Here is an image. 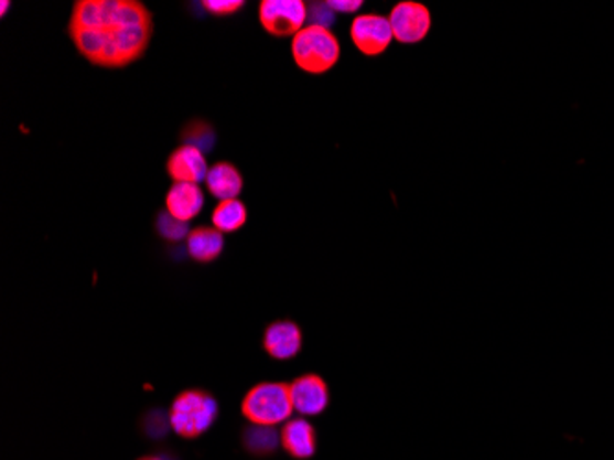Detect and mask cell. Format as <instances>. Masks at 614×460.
<instances>
[{
    "label": "cell",
    "mask_w": 614,
    "mask_h": 460,
    "mask_svg": "<svg viewBox=\"0 0 614 460\" xmlns=\"http://www.w3.org/2000/svg\"><path fill=\"white\" fill-rule=\"evenodd\" d=\"M245 446L256 454L272 453L278 448L280 435L274 427L252 426L245 431Z\"/></svg>",
    "instance_id": "cell-17"
},
{
    "label": "cell",
    "mask_w": 614,
    "mask_h": 460,
    "mask_svg": "<svg viewBox=\"0 0 614 460\" xmlns=\"http://www.w3.org/2000/svg\"><path fill=\"white\" fill-rule=\"evenodd\" d=\"M388 21L392 26L394 40L403 45H416L426 40L432 24L429 8L414 0H403L396 4L388 15Z\"/></svg>",
    "instance_id": "cell-6"
},
{
    "label": "cell",
    "mask_w": 614,
    "mask_h": 460,
    "mask_svg": "<svg viewBox=\"0 0 614 460\" xmlns=\"http://www.w3.org/2000/svg\"><path fill=\"white\" fill-rule=\"evenodd\" d=\"M280 440L286 451L294 459H310L316 451L315 427L305 418H291L280 431Z\"/></svg>",
    "instance_id": "cell-12"
},
{
    "label": "cell",
    "mask_w": 614,
    "mask_h": 460,
    "mask_svg": "<svg viewBox=\"0 0 614 460\" xmlns=\"http://www.w3.org/2000/svg\"><path fill=\"white\" fill-rule=\"evenodd\" d=\"M217 415L219 405L211 393L188 388L173 399L168 420L179 437L197 438L214 426Z\"/></svg>",
    "instance_id": "cell-3"
},
{
    "label": "cell",
    "mask_w": 614,
    "mask_h": 460,
    "mask_svg": "<svg viewBox=\"0 0 614 460\" xmlns=\"http://www.w3.org/2000/svg\"><path fill=\"white\" fill-rule=\"evenodd\" d=\"M203 8L214 18H230L245 8L244 0H205Z\"/></svg>",
    "instance_id": "cell-19"
},
{
    "label": "cell",
    "mask_w": 614,
    "mask_h": 460,
    "mask_svg": "<svg viewBox=\"0 0 614 460\" xmlns=\"http://www.w3.org/2000/svg\"><path fill=\"white\" fill-rule=\"evenodd\" d=\"M186 249L192 260L211 264L222 256L225 249V234L216 227H195L186 238Z\"/></svg>",
    "instance_id": "cell-14"
},
{
    "label": "cell",
    "mask_w": 614,
    "mask_h": 460,
    "mask_svg": "<svg viewBox=\"0 0 614 460\" xmlns=\"http://www.w3.org/2000/svg\"><path fill=\"white\" fill-rule=\"evenodd\" d=\"M293 399L288 383H258L245 394L241 413L252 426L274 427L293 415Z\"/></svg>",
    "instance_id": "cell-4"
},
{
    "label": "cell",
    "mask_w": 614,
    "mask_h": 460,
    "mask_svg": "<svg viewBox=\"0 0 614 460\" xmlns=\"http://www.w3.org/2000/svg\"><path fill=\"white\" fill-rule=\"evenodd\" d=\"M155 231L161 238L166 242H181L188 238L190 223L181 222L177 217H173L168 211H162L155 217Z\"/></svg>",
    "instance_id": "cell-18"
},
{
    "label": "cell",
    "mask_w": 614,
    "mask_h": 460,
    "mask_svg": "<svg viewBox=\"0 0 614 460\" xmlns=\"http://www.w3.org/2000/svg\"><path fill=\"white\" fill-rule=\"evenodd\" d=\"M327 7L335 13H355L363 7L360 0H330Z\"/></svg>",
    "instance_id": "cell-21"
},
{
    "label": "cell",
    "mask_w": 614,
    "mask_h": 460,
    "mask_svg": "<svg viewBox=\"0 0 614 460\" xmlns=\"http://www.w3.org/2000/svg\"><path fill=\"white\" fill-rule=\"evenodd\" d=\"M258 19L272 38H294L308 26V4L302 0H261Z\"/></svg>",
    "instance_id": "cell-5"
},
{
    "label": "cell",
    "mask_w": 614,
    "mask_h": 460,
    "mask_svg": "<svg viewBox=\"0 0 614 460\" xmlns=\"http://www.w3.org/2000/svg\"><path fill=\"white\" fill-rule=\"evenodd\" d=\"M0 15H2V18H4V15H7L8 10H10V7H12V4H10V2H7V0H4V2H2V4H0Z\"/></svg>",
    "instance_id": "cell-22"
},
{
    "label": "cell",
    "mask_w": 614,
    "mask_h": 460,
    "mask_svg": "<svg viewBox=\"0 0 614 460\" xmlns=\"http://www.w3.org/2000/svg\"><path fill=\"white\" fill-rule=\"evenodd\" d=\"M153 30V13L139 0H76L68 19V35L79 56L101 68L140 62Z\"/></svg>",
    "instance_id": "cell-1"
},
{
    "label": "cell",
    "mask_w": 614,
    "mask_h": 460,
    "mask_svg": "<svg viewBox=\"0 0 614 460\" xmlns=\"http://www.w3.org/2000/svg\"><path fill=\"white\" fill-rule=\"evenodd\" d=\"M263 349L272 360H293L302 350V330L293 321L272 322L263 333Z\"/></svg>",
    "instance_id": "cell-10"
},
{
    "label": "cell",
    "mask_w": 614,
    "mask_h": 460,
    "mask_svg": "<svg viewBox=\"0 0 614 460\" xmlns=\"http://www.w3.org/2000/svg\"><path fill=\"white\" fill-rule=\"evenodd\" d=\"M208 170L205 153L194 146L181 145L168 157L166 173L173 183L200 184L206 181Z\"/></svg>",
    "instance_id": "cell-8"
},
{
    "label": "cell",
    "mask_w": 614,
    "mask_h": 460,
    "mask_svg": "<svg viewBox=\"0 0 614 460\" xmlns=\"http://www.w3.org/2000/svg\"><path fill=\"white\" fill-rule=\"evenodd\" d=\"M205 206V192L200 184L173 183L166 194V211L181 222L190 223Z\"/></svg>",
    "instance_id": "cell-11"
},
{
    "label": "cell",
    "mask_w": 614,
    "mask_h": 460,
    "mask_svg": "<svg viewBox=\"0 0 614 460\" xmlns=\"http://www.w3.org/2000/svg\"><path fill=\"white\" fill-rule=\"evenodd\" d=\"M308 19H311V24L330 29L335 23V12L327 7V2H316L308 8Z\"/></svg>",
    "instance_id": "cell-20"
},
{
    "label": "cell",
    "mask_w": 614,
    "mask_h": 460,
    "mask_svg": "<svg viewBox=\"0 0 614 460\" xmlns=\"http://www.w3.org/2000/svg\"><path fill=\"white\" fill-rule=\"evenodd\" d=\"M289 388H291L294 410L299 415H321L330 404V391H327L326 382L316 374H304V376L297 377Z\"/></svg>",
    "instance_id": "cell-9"
},
{
    "label": "cell",
    "mask_w": 614,
    "mask_h": 460,
    "mask_svg": "<svg viewBox=\"0 0 614 460\" xmlns=\"http://www.w3.org/2000/svg\"><path fill=\"white\" fill-rule=\"evenodd\" d=\"M139 460H164V459H161V457H144V459H139Z\"/></svg>",
    "instance_id": "cell-23"
},
{
    "label": "cell",
    "mask_w": 614,
    "mask_h": 460,
    "mask_svg": "<svg viewBox=\"0 0 614 460\" xmlns=\"http://www.w3.org/2000/svg\"><path fill=\"white\" fill-rule=\"evenodd\" d=\"M349 35L357 51L370 57L383 54L394 41L390 21L379 13L357 15L349 26Z\"/></svg>",
    "instance_id": "cell-7"
},
{
    "label": "cell",
    "mask_w": 614,
    "mask_h": 460,
    "mask_svg": "<svg viewBox=\"0 0 614 460\" xmlns=\"http://www.w3.org/2000/svg\"><path fill=\"white\" fill-rule=\"evenodd\" d=\"M291 54L300 71L319 76L337 65L341 43L332 30L308 24L291 41Z\"/></svg>",
    "instance_id": "cell-2"
},
{
    "label": "cell",
    "mask_w": 614,
    "mask_h": 460,
    "mask_svg": "<svg viewBox=\"0 0 614 460\" xmlns=\"http://www.w3.org/2000/svg\"><path fill=\"white\" fill-rule=\"evenodd\" d=\"M206 189L216 200H238L244 190V175L233 162H216L206 175Z\"/></svg>",
    "instance_id": "cell-13"
},
{
    "label": "cell",
    "mask_w": 614,
    "mask_h": 460,
    "mask_svg": "<svg viewBox=\"0 0 614 460\" xmlns=\"http://www.w3.org/2000/svg\"><path fill=\"white\" fill-rule=\"evenodd\" d=\"M179 139L183 145L194 146L203 153H211L216 146L217 133L211 122H206L203 118H194V120L184 124V128L179 133Z\"/></svg>",
    "instance_id": "cell-16"
},
{
    "label": "cell",
    "mask_w": 614,
    "mask_h": 460,
    "mask_svg": "<svg viewBox=\"0 0 614 460\" xmlns=\"http://www.w3.org/2000/svg\"><path fill=\"white\" fill-rule=\"evenodd\" d=\"M249 220V211L241 200L219 201L216 208L212 212V227L225 233H236L245 227Z\"/></svg>",
    "instance_id": "cell-15"
}]
</instances>
